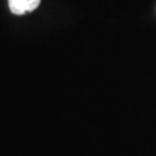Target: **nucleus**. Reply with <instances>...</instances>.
Instances as JSON below:
<instances>
[{"mask_svg": "<svg viewBox=\"0 0 156 156\" xmlns=\"http://www.w3.org/2000/svg\"><path fill=\"white\" fill-rule=\"evenodd\" d=\"M41 0H8V7L14 15H24L38 8Z\"/></svg>", "mask_w": 156, "mask_h": 156, "instance_id": "f257e3e1", "label": "nucleus"}]
</instances>
